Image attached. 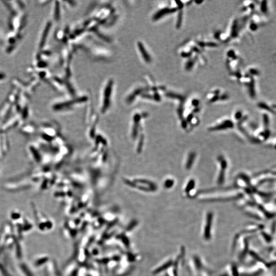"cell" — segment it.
I'll list each match as a JSON object with an SVG mask.
<instances>
[{
  "label": "cell",
  "mask_w": 276,
  "mask_h": 276,
  "mask_svg": "<svg viewBox=\"0 0 276 276\" xmlns=\"http://www.w3.org/2000/svg\"><path fill=\"white\" fill-rule=\"evenodd\" d=\"M250 28H251V30L255 31L257 29V26L255 24H252L250 26Z\"/></svg>",
  "instance_id": "12"
},
{
  "label": "cell",
  "mask_w": 276,
  "mask_h": 276,
  "mask_svg": "<svg viewBox=\"0 0 276 276\" xmlns=\"http://www.w3.org/2000/svg\"><path fill=\"white\" fill-rule=\"evenodd\" d=\"M174 182L172 180H167L165 182V187L167 188H170L173 185Z\"/></svg>",
  "instance_id": "9"
},
{
  "label": "cell",
  "mask_w": 276,
  "mask_h": 276,
  "mask_svg": "<svg viewBox=\"0 0 276 276\" xmlns=\"http://www.w3.org/2000/svg\"><path fill=\"white\" fill-rule=\"evenodd\" d=\"M194 186H195V182L194 181V180H191L189 181V183L187 185L186 188L185 189V192L187 193H189V192L191 191L192 189H193Z\"/></svg>",
  "instance_id": "8"
},
{
  "label": "cell",
  "mask_w": 276,
  "mask_h": 276,
  "mask_svg": "<svg viewBox=\"0 0 276 276\" xmlns=\"http://www.w3.org/2000/svg\"><path fill=\"white\" fill-rule=\"evenodd\" d=\"M193 62L192 61H190V62H189L188 64H187V66H186V68H187V69H189L192 67L193 66Z\"/></svg>",
  "instance_id": "13"
},
{
  "label": "cell",
  "mask_w": 276,
  "mask_h": 276,
  "mask_svg": "<svg viewBox=\"0 0 276 276\" xmlns=\"http://www.w3.org/2000/svg\"><path fill=\"white\" fill-rule=\"evenodd\" d=\"M176 10V9H169L167 8H166L163 9H162V10L159 11H158V12L155 14V15H154L153 19H155V20H157V19H159L161 17H162L163 15H167V14H169V13H171L174 12H175Z\"/></svg>",
  "instance_id": "3"
},
{
  "label": "cell",
  "mask_w": 276,
  "mask_h": 276,
  "mask_svg": "<svg viewBox=\"0 0 276 276\" xmlns=\"http://www.w3.org/2000/svg\"><path fill=\"white\" fill-rule=\"evenodd\" d=\"M218 160L221 163V170L220 172L218 178V183L219 185H221L224 182L225 180V169L227 167V161L222 156H220L218 157Z\"/></svg>",
  "instance_id": "1"
},
{
  "label": "cell",
  "mask_w": 276,
  "mask_h": 276,
  "mask_svg": "<svg viewBox=\"0 0 276 276\" xmlns=\"http://www.w3.org/2000/svg\"><path fill=\"white\" fill-rule=\"evenodd\" d=\"M192 117H193V115H191V114L189 115V116L188 117V121H191V119H192Z\"/></svg>",
  "instance_id": "16"
},
{
  "label": "cell",
  "mask_w": 276,
  "mask_h": 276,
  "mask_svg": "<svg viewBox=\"0 0 276 276\" xmlns=\"http://www.w3.org/2000/svg\"><path fill=\"white\" fill-rule=\"evenodd\" d=\"M195 157H196V153H191L189 154V157H188V160H187V163H186V169L188 170H189V169H191V167L193 165L194 159H195Z\"/></svg>",
  "instance_id": "6"
},
{
  "label": "cell",
  "mask_w": 276,
  "mask_h": 276,
  "mask_svg": "<svg viewBox=\"0 0 276 276\" xmlns=\"http://www.w3.org/2000/svg\"><path fill=\"white\" fill-rule=\"evenodd\" d=\"M261 9L263 13H267L266 12L268 11V5L266 4H266H261Z\"/></svg>",
  "instance_id": "10"
},
{
  "label": "cell",
  "mask_w": 276,
  "mask_h": 276,
  "mask_svg": "<svg viewBox=\"0 0 276 276\" xmlns=\"http://www.w3.org/2000/svg\"><path fill=\"white\" fill-rule=\"evenodd\" d=\"M176 3H178V7H179L180 8L183 7V5L181 2H180V1H176Z\"/></svg>",
  "instance_id": "14"
},
{
  "label": "cell",
  "mask_w": 276,
  "mask_h": 276,
  "mask_svg": "<svg viewBox=\"0 0 276 276\" xmlns=\"http://www.w3.org/2000/svg\"><path fill=\"white\" fill-rule=\"evenodd\" d=\"M212 217V213H208V216H207V227L206 228L207 229H206V236H205V237L207 238H209L208 236L209 237V235H210V233H209L210 225H211V222Z\"/></svg>",
  "instance_id": "7"
},
{
  "label": "cell",
  "mask_w": 276,
  "mask_h": 276,
  "mask_svg": "<svg viewBox=\"0 0 276 276\" xmlns=\"http://www.w3.org/2000/svg\"><path fill=\"white\" fill-rule=\"evenodd\" d=\"M182 13H181L179 15H178V25H177V26L178 27H179L181 26V23H182Z\"/></svg>",
  "instance_id": "11"
},
{
  "label": "cell",
  "mask_w": 276,
  "mask_h": 276,
  "mask_svg": "<svg viewBox=\"0 0 276 276\" xmlns=\"http://www.w3.org/2000/svg\"><path fill=\"white\" fill-rule=\"evenodd\" d=\"M138 47L140 49L141 54L144 58L145 60L147 62H150V58L148 53H147L146 51L142 44L140 43H138Z\"/></svg>",
  "instance_id": "5"
},
{
  "label": "cell",
  "mask_w": 276,
  "mask_h": 276,
  "mask_svg": "<svg viewBox=\"0 0 276 276\" xmlns=\"http://www.w3.org/2000/svg\"><path fill=\"white\" fill-rule=\"evenodd\" d=\"M233 126V123L230 121H225L224 122L216 126L214 128H210V130H224L227 129V128H232Z\"/></svg>",
  "instance_id": "4"
},
{
  "label": "cell",
  "mask_w": 276,
  "mask_h": 276,
  "mask_svg": "<svg viewBox=\"0 0 276 276\" xmlns=\"http://www.w3.org/2000/svg\"><path fill=\"white\" fill-rule=\"evenodd\" d=\"M192 103H193L194 105L196 106V105H198V100H194L193 102H192Z\"/></svg>",
  "instance_id": "15"
},
{
  "label": "cell",
  "mask_w": 276,
  "mask_h": 276,
  "mask_svg": "<svg viewBox=\"0 0 276 276\" xmlns=\"http://www.w3.org/2000/svg\"><path fill=\"white\" fill-rule=\"evenodd\" d=\"M112 87V81H110L104 92V106H103L104 108H107L108 107L109 99H110L109 98L110 97Z\"/></svg>",
  "instance_id": "2"
}]
</instances>
